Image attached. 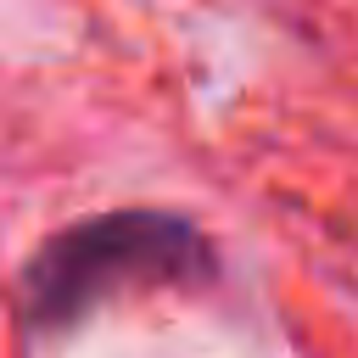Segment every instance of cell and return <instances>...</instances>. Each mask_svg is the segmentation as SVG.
Listing matches in <instances>:
<instances>
[{"instance_id": "cell-1", "label": "cell", "mask_w": 358, "mask_h": 358, "mask_svg": "<svg viewBox=\"0 0 358 358\" xmlns=\"http://www.w3.org/2000/svg\"><path fill=\"white\" fill-rule=\"evenodd\" d=\"M213 241L162 207H112L50 235L28 263L22 302L39 330H67L123 291H168L213 280Z\"/></svg>"}]
</instances>
